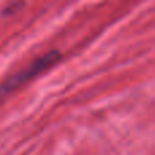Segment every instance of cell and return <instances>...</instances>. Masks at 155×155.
Here are the masks:
<instances>
[{
	"mask_svg": "<svg viewBox=\"0 0 155 155\" xmlns=\"http://www.w3.org/2000/svg\"><path fill=\"white\" fill-rule=\"evenodd\" d=\"M59 59H60V53L57 51L48 52V53H45L44 56L35 59L33 63H30V64L27 65L26 68H23L22 71L8 76L7 79L0 83V99L4 98L7 94H10L11 91H14L21 84L26 83L27 80L33 79L35 75H38V74H41L42 71H45L46 68H49L51 65H53Z\"/></svg>",
	"mask_w": 155,
	"mask_h": 155,
	"instance_id": "6da1fadb",
	"label": "cell"
}]
</instances>
